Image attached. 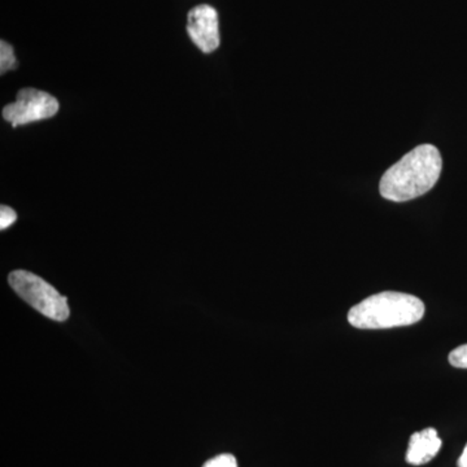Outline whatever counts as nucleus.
Here are the masks:
<instances>
[{
    "label": "nucleus",
    "mask_w": 467,
    "mask_h": 467,
    "mask_svg": "<svg viewBox=\"0 0 467 467\" xmlns=\"http://www.w3.org/2000/svg\"><path fill=\"white\" fill-rule=\"evenodd\" d=\"M17 60L14 47L5 41L0 42V72L5 75L8 70L16 69Z\"/></svg>",
    "instance_id": "obj_7"
},
{
    "label": "nucleus",
    "mask_w": 467,
    "mask_h": 467,
    "mask_svg": "<svg viewBox=\"0 0 467 467\" xmlns=\"http://www.w3.org/2000/svg\"><path fill=\"white\" fill-rule=\"evenodd\" d=\"M58 107L57 98L48 92L27 88L18 91L16 101L3 109V117L16 128L50 119L57 115Z\"/></svg>",
    "instance_id": "obj_4"
},
{
    "label": "nucleus",
    "mask_w": 467,
    "mask_h": 467,
    "mask_svg": "<svg viewBox=\"0 0 467 467\" xmlns=\"http://www.w3.org/2000/svg\"><path fill=\"white\" fill-rule=\"evenodd\" d=\"M441 444L438 431L432 427L414 432L409 441L407 462L413 466L426 465L439 453Z\"/></svg>",
    "instance_id": "obj_6"
},
{
    "label": "nucleus",
    "mask_w": 467,
    "mask_h": 467,
    "mask_svg": "<svg viewBox=\"0 0 467 467\" xmlns=\"http://www.w3.org/2000/svg\"><path fill=\"white\" fill-rule=\"evenodd\" d=\"M202 467H238V462L233 454L223 453L208 460Z\"/></svg>",
    "instance_id": "obj_9"
},
{
    "label": "nucleus",
    "mask_w": 467,
    "mask_h": 467,
    "mask_svg": "<svg viewBox=\"0 0 467 467\" xmlns=\"http://www.w3.org/2000/svg\"><path fill=\"white\" fill-rule=\"evenodd\" d=\"M187 33L199 50L211 54L220 46V26L216 9L208 5L193 7L187 17Z\"/></svg>",
    "instance_id": "obj_5"
},
{
    "label": "nucleus",
    "mask_w": 467,
    "mask_h": 467,
    "mask_svg": "<svg viewBox=\"0 0 467 467\" xmlns=\"http://www.w3.org/2000/svg\"><path fill=\"white\" fill-rule=\"evenodd\" d=\"M8 282L21 299L26 300L46 317L57 322L69 318L70 310L67 297L41 276L26 270H15L8 275Z\"/></svg>",
    "instance_id": "obj_3"
},
{
    "label": "nucleus",
    "mask_w": 467,
    "mask_h": 467,
    "mask_svg": "<svg viewBox=\"0 0 467 467\" xmlns=\"http://www.w3.org/2000/svg\"><path fill=\"white\" fill-rule=\"evenodd\" d=\"M441 169L439 150L432 144H420L383 174L380 195L395 202L413 201L435 186Z\"/></svg>",
    "instance_id": "obj_1"
},
{
    "label": "nucleus",
    "mask_w": 467,
    "mask_h": 467,
    "mask_svg": "<svg viewBox=\"0 0 467 467\" xmlns=\"http://www.w3.org/2000/svg\"><path fill=\"white\" fill-rule=\"evenodd\" d=\"M457 466L467 467V444H466L465 450H463V453L461 454L459 462H457Z\"/></svg>",
    "instance_id": "obj_11"
},
{
    "label": "nucleus",
    "mask_w": 467,
    "mask_h": 467,
    "mask_svg": "<svg viewBox=\"0 0 467 467\" xmlns=\"http://www.w3.org/2000/svg\"><path fill=\"white\" fill-rule=\"evenodd\" d=\"M17 214L14 209L2 205L0 208V229L5 230L7 227L14 225L16 223Z\"/></svg>",
    "instance_id": "obj_10"
},
{
    "label": "nucleus",
    "mask_w": 467,
    "mask_h": 467,
    "mask_svg": "<svg viewBox=\"0 0 467 467\" xmlns=\"http://www.w3.org/2000/svg\"><path fill=\"white\" fill-rule=\"evenodd\" d=\"M425 316L420 297L384 291L362 300L348 312L349 324L361 330H386L417 324Z\"/></svg>",
    "instance_id": "obj_2"
},
{
    "label": "nucleus",
    "mask_w": 467,
    "mask_h": 467,
    "mask_svg": "<svg viewBox=\"0 0 467 467\" xmlns=\"http://www.w3.org/2000/svg\"><path fill=\"white\" fill-rule=\"evenodd\" d=\"M450 362L451 367L459 368H467V344L457 347L450 353Z\"/></svg>",
    "instance_id": "obj_8"
}]
</instances>
